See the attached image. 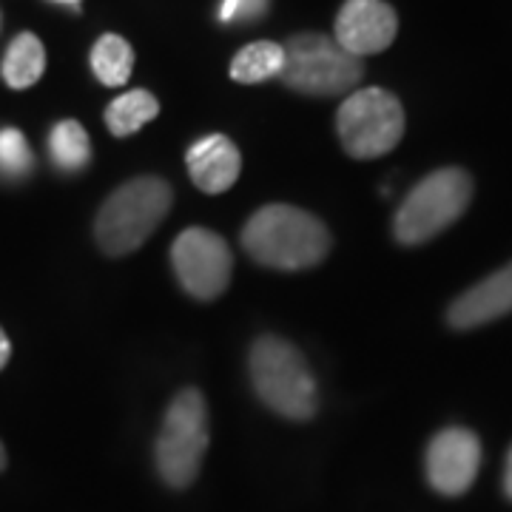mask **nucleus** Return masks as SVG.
<instances>
[{"label":"nucleus","instance_id":"nucleus-7","mask_svg":"<svg viewBox=\"0 0 512 512\" xmlns=\"http://www.w3.org/2000/svg\"><path fill=\"white\" fill-rule=\"evenodd\" d=\"M339 140L356 160H376L399 146L404 134V109L387 89H359L339 106Z\"/></svg>","mask_w":512,"mask_h":512},{"label":"nucleus","instance_id":"nucleus-19","mask_svg":"<svg viewBox=\"0 0 512 512\" xmlns=\"http://www.w3.org/2000/svg\"><path fill=\"white\" fill-rule=\"evenodd\" d=\"M271 0H222L220 20L222 23H254L268 15Z\"/></svg>","mask_w":512,"mask_h":512},{"label":"nucleus","instance_id":"nucleus-2","mask_svg":"<svg viewBox=\"0 0 512 512\" xmlns=\"http://www.w3.org/2000/svg\"><path fill=\"white\" fill-rule=\"evenodd\" d=\"M251 382L256 396L274 413L293 421L313 419L319 407L316 382L305 356L288 339L262 336L251 348Z\"/></svg>","mask_w":512,"mask_h":512},{"label":"nucleus","instance_id":"nucleus-14","mask_svg":"<svg viewBox=\"0 0 512 512\" xmlns=\"http://www.w3.org/2000/svg\"><path fill=\"white\" fill-rule=\"evenodd\" d=\"M282 66H285V49L274 40H256L245 49H239L237 57L231 60V77L237 83L254 86L262 80L279 77Z\"/></svg>","mask_w":512,"mask_h":512},{"label":"nucleus","instance_id":"nucleus-3","mask_svg":"<svg viewBox=\"0 0 512 512\" xmlns=\"http://www.w3.org/2000/svg\"><path fill=\"white\" fill-rule=\"evenodd\" d=\"M171 208V188L160 177H137L103 202L94 237L109 256H126L146 242Z\"/></svg>","mask_w":512,"mask_h":512},{"label":"nucleus","instance_id":"nucleus-16","mask_svg":"<svg viewBox=\"0 0 512 512\" xmlns=\"http://www.w3.org/2000/svg\"><path fill=\"white\" fill-rule=\"evenodd\" d=\"M134 69V49L126 37L103 35L92 49V72L103 86H126Z\"/></svg>","mask_w":512,"mask_h":512},{"label":"nucleus","instance_id":"nucleus-17","mask_svg":"<svg viewBox=\"0 0 512 512\" xmlns=\"http://www.w3.org/2000/svg\"><path fill=\"white\" fill-rule=\"evenodd\" d=\"M49 154H52V163L66 174L86 168L89 160H92V143H89L86 128L80 126L77 120L57 123L52 128V137H49Z\"/></svg>","mask_w":512,"mask_h":512},{"label":"nucleus","instance_id":"nucleus-13","mask_svg":"<svg viewBox=\"0 0 512 512\" xmlns=\"http://www.w3.org/2000/svg\"><path fill=\"white\" fill-rule=\"evenodd\" d=\"M43 69H46V49H43V43L32 32H23V35H18L9 43L0 72H3V80L12 89H29V86H35L37 80L43 77Z\"/></svg>","mask_w":512,"mask_h":512},{"label":"nucleus","instance_id":"nucleus-15","mask_svg":"<svg viewBox=\"0 0 512 512\" xmlns=\"http://www.w3.org/2000/svg\"><path fill=\"white\" fill-rule=\"evenodd\" d=\"M157 114H160V103L154 94L146 89H131L120 94L117 100H111L106 109V126L114 137H128L151 123Z\"/></svg>","mask_w":512,"mask_h":512},{"label":"nucleus","instance_id":"nucleus-6","mask_svg":"<svg viewBox=\"0 0 512 512\" xmlns=\"http://www.w3.org/2000/svg\"><path fill=\"white\" fill-rule=\"evenodd\" d=\"M208 450V407L200 390L188 387L165 410L163 427L154 444L157 470L168 487L183 490L200 473Z\"/></svg>","mask_w":512,"mask_h":512},{"label":"nucleus","instance_id":"nucleus-5","mask_svg":"<svg viewBox=\"0 0 512 512\" xmlns=\"http://www.w3.org/2000/svg\"><path fill=\"white\" fill-rule=\"evenodd\" d=\"M473 200V180L461 168H441L421 180L399 205L393 234L402 245H421L439 237L444 228L467 211Z\"/></svg>","mask_w":512,"mask_h":512},{"label":"nucleus","instance_id":"nucleus-4","mask_svg":"<svg viewBox=\"0 0 512 512\" xmlns=\"http://www.w3.org/2000/svg\"><path fill=\"white\" fill-rule=\"evenodd\" d=\"M282 49H285V66L279 72V80L293 92L311 94V97H336L350 92L365 77L362 57L342 49L336 37L305 32V35H293Z\"/></svg>","mask_w":512,"mask_h":512},{"label":"nucleus","instance_id":"nucleus-8","mask_svg":"<svg viewBox=\"0 0 512 512\" xmlns=\"http://www.w3.org/2000/svg\"><path fill=\"white\" fill-rule=\"evenodd\" d=\"M171 262L185 293L202 302L225 293L234 271V256L228 242L220 234L197 225L177 237L171 248Z\"/></svg>","mask_w":512,"mask_h":512},{"label":"nucleus","instance_id":"nucleus-20","mask_svg":"<svg viewBox=\"0 0 512 512\" xmlns=\"http://www.w3.org/2000/svg\"><path fill=\"white\" fill-rule=\"evenodd\" d=\"M9 356H12V345H9V336H6V333H3V328H0V370L6 367Z\"/></svg>","mask_w":512,"mask_h":512},{"label":"nucleus","instance_id":"nucleus-12","mask_svg":"<svg viewBox=\"0 0 512 512\" xmlns=\"http://www.w3.org/2000/svg\"><path fill=\"white\" fill-rule=\"evenodd\" d=\"M188 174L205 194H222L239 180L242 157L225 134H208L188 148Z\"/></svg>","mask_w":512,"mask_h":512},{"label":"nucleus","instance_id":"nucleus-21","mask_svg":"<svg viewBox=\"0 0 512 512\" xmlns=\"http://www.w3.org/2000/svg\"><path fill=\"white\" fill-rule=\"evenodd\" d=\"M504 490L512 498V447H510V456H507V473H504Z\"/></svg>","mask_w":512,"mask_h":512},{"label":"nucleus","instance_id":"nucleus-11","mask_svg":"<svg viewBox=\"0 0 512 512\" xmlns=\"http://www.w3.org/2000/svg\"><path fill=\"white\" fill-rule=\"evenodd\" d=\"M507 313H512V262L461 293L447 311V322L458 330H473Z\"/></svg>","mask_w":512,"mask_h":512},{"label":"nucleus","instance_id":"nucleus-9","mask_svg":"<svg viewBox=\"0 0 512 512\" xmlns=\"http://www.w3.org/2000/svg\"><path fill=\"white\" fill-rule=\"evenodd\" d=\"M427 481L441 495H461L473 487L481 467V441L473 430L447 427L427 447Z\"/></svg>","mask_w":512,"mask_h":512},{"label":"nucleus","instance_id":"nucleus-18","mask_svg":"<svg viewBox=\"0 0 512 512\" xmlns=\"http://www.w3.org/2000/svg\"><path fill=\"white\" fill-rule=\"evenodd\" d=\"M35 168L32 148L18 128H0V177L23 180Z\"/></svg>","mask_w":512,"mask_h":512},{"label":"nucleus","instance_id":"nucleus-10","mask_svg":"<svg viewBox=\"0 0 512 512\" xmlns=\"http://www.w3.org/2000/svg\"><path fill=\"white\" fill-rule=\"evenodd\" d=\"M396 32V9L384 0H345L333 26L336 43L356 57L384 52L396 40Z\"/></svg>","mask_w":512,"mask_h":512},{"label":"nucleus","instance_id":"nucleus-1","mask_svg":"<svg viewBox=\"0 0 512 512\" xmlns=\"http://www.w3.org/2000/svg\"><path fill=\"white\" fill-rule=\"evenodd\" d=\"M242 248L248 256L274 271H308L330 251L325 222L308 211L274 202L259 208L242 228Z\"/></svg>","mask_w":512,"mask_h":512},{"label":"nucleus","instance_id":"nucleus-23","mask_svg":"<svg viewBox=\"0 0 512 512\" xmlns=\"http://www.w3.org/2000/svg\"><path fill=\"white\" fill-rule=\"evenodd\" d=\"M57 3H66V6H72V9H77V6H80V0H57Z\"/></svg>","mask_w":512,"mask_h":512},{"label":"nucleus","instance_id":"nucleus-22","mask_svg":"<svg viewBox=\"0 0 512 512\" xmlns=\"http://www.w3.org/2000/svg\"><path fill=\"white\" fill-rule=\"evenodd\" d=\"M6 467V450H3V444H0V470Z\"/></svg>","mask_w":512,"mask_h":512}]
</instances>
